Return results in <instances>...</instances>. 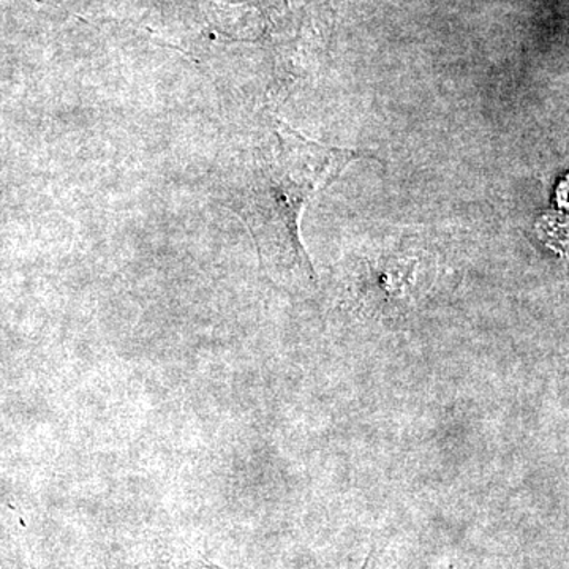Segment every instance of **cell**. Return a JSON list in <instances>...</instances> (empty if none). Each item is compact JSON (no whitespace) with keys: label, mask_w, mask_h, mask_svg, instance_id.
<instances>
[{"label":"cell","mask_w":569,"mask_h":569,"mask_svg":"<svg viewBox=\"0 0 569 569\" xmlns=\"http://www.w3.org/2000/svg\"><path fill=\"white\" fill-rule=\"evenodd\" d=\"M359 157L348 149L309 140L279 121L271 140L257 146L227 176L223 203L241 217L252 234L266 276L284 290L316 287L299 219L306 204Z\"/></svg>","instance_id":"6da1fadb"},{"label":"cell","mask_w":569,"mask_h":569,"mask_svg":"<svg viewBox=\"0 0 569 569\" xmlns=\"http://www.w3.org/2000/svg\"><path fill=\"white\" fill-rule=\"evenodd\" d=\"M186 569H223L220 567H217V565L212 563H204V561H194V563L187 565ZM361 569H376V550H370L369 556H367V559L365 561V565H362Z\"/></svg>","instance_id":"7a4b0ae2"}]
</instances>
